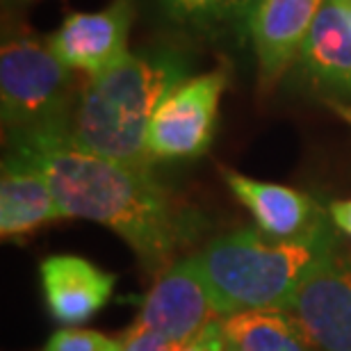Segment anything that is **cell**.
Listing matches in <instances>:
<instances>
[{"instance_id": "obj_5", "label": "cell", "mask_w": 351, "mask_h": 351, "mask_svg": "<svg viewBox=\"0 0 351 351\" xmlns=\"http://www.w3.org/2000/svg\"><path fill=\"white\" fill-rule=\"evenodd\" d=\"M228 87V69L189 75L158 105L146 132L151 162L203 156L215 139L219 101Z\"/></svg>"}, {"instance_id": "obj_3", "label": "cell", "mask_w": 351, "mask_h": 351, "mask_svg": "<svg viewBox=\"0 0 351 351\" xmlns=\"http://www.w3.org/2000/svg\"><path fill=\"white\" fill-rule=\"evenodd\" d=\"M335 230L331 217L292 240L242 228L206 244L194 261L221 317L267 308L285 311L308 271L340 242Z\"/></svg>"}, {"instance_id": "obj_4", "label": "cell", "mask_w": 351, "mask_h": 351, "mask_svg": "<svg viewBox=\"0 0 351 351\" xmlns=\"http://www.w3.org/2000/svg\"><path fill=\"white\" fill-rule=\"evenodd\" d=\"M75 71L34 34H14L0 51V117L10 144L69 142L80 96Z\"/></svg>"}, {"instance_id": "obj_11", "label": "cell", "mask_w": 351, "mask_h": 351, "mask_svg": "<svg viewBox=\"0 0 351 351\" xmlns=\"http://www.w3.org/2000/svg\"><path fill=\"white\" fill-rule=\"evenodd\" d=\"M221 178L256 219L258 230L274 240H292L306 235L328 217V210L301 189L256 180L226 167H221Z\"/></svg>"}, {"instance_id": "obj_12", "label": "cell", "mask_w": 351, "mask_h": 351, "mask_svg": "<svg viewBox=\"0 0 351 351\" xmlns=\"http://www.w3.org/2000/svg\"><path fill=\"white\" fill-rule=\"evenodd\" d=\"M44 301L53 319L80 324L101 311L114 292V274L80 256L60 254L39 265Z\"/></svg>"}, {"instance_id": "obj_13", "label": "cell", "mask_w": 351, "mask_h": 351, "mask_svg": "<svg viewBox=\"0 0 351 351\" xmlns=\"http://www.w3.org/2000/svg\"><path fill=\"white\" fill-rule=\"evenodd\" d=\"M58 219L64 215L44 171L30 158L12 151L0 178V237L19 240Z\"/></svg>"}, {"instance_id": "obj_14", "label": "cell", "mask_w": 351, "mask_h": 351, "mask_svg": "<svg viewBox=\"0 0 351 351\" xmlns=\"http://www.w3.org/2000/svg\"><path fill=\"white\" fill-rule=\"evenodd\" d=\"M226 351H317L287 311H242L221 317Z\"/></svg>"}, {"instance_id": "obj_1", "label": "cell", "mask_w": 351, "mask_h": 351, "mask_svg": "<svg viewBox=\"0 0 351 351\" xmlns=\"http://www.w3.org/2000/svg\"><path fill=\"white\" fill-rule=\"evenodd\" d=\"M44 171L64 219L96 221L114 230L149 274L160 276L194 233L182 210L151 169L80 151L69 142L14 146Z\"/></svg>"}, {"instance_id": "obj_8", "label": "cell", "mask_w": 351, "mask_h": 351, "mask_svg": "<svg viewBox=\"0 0 351 351\" xmlns=\"http://www.w3.org/2000/svg\"><path fill=\"white\" fill-rule=\"evenodd\" d=\"M215 315L219 313L192 254L160 274L139 301L137 322L178 345H187L215 319Z\"/></svg>"}, {"instance_id": "obj_15", "label": "cell", "mask_w": 351, "mask_h": 351, "mask_svg": "<svg viewBox=\"0 0 351 351\" xmlns=\"http://www.w3.org/2000/svg\"><path fill=\"white\" fill-rule=\"evenodd\" d=\"M256 5L258 0H158L160 12L171 25L206 34L249 32Z\"/></svg>"}, {"instance_id": "obj_2", "label": "cell", "mask_w": 351, "mask_h": 351, "mask_svg": "<svg viewBox=\"0 0 351 351\" xmlns=\"http://www.w3.org/2000/svg\"><path fill=\"white\" fill-rule=\"evenodd\" d=\"M194 58L178 46L125 53L117 64L82 82L69 144L80 151L151 169L146 132L158 105L189 78Z\"/></svg>"}, {"instance_id": "obj_9", "label": "cell", "mask_w": 351, "mask_h": 351, "mask_svg": "<svg viewBox=\"0 0 351 351\" xmlns=\"http://www.w3.org/2000/svg\"><path fill=\"white\" fill-rule=\"evenodd\" d=\"M294 69L326 101L351 105V0H324Z\"/></svg>"}, {"instance_id": "obj_19", "label": "cell", "mask_w": 351, "mask_h": 351, "mask_svg": "<svg viewBox=\"0 0 351 351\" xmlns=\"http://www.w3.org/2000/svg\"><path fill=\"white\" fill-rule=\"evenodd\" d=\"M328 217L335 223V228L351 237V199L333 201L328 206Z\"/></svg>"}, {"instance_id": "obj_21", "label": "cell", "mask_w": 351, "mask_h": 351, "mask_svg": "<svg viewBox=\"0 0 351 351\" xmlns=\"http://www.w3.org/2000/svg\"><path fill=\"white\" fill-rule=\"evenodd\" d=\"M10 3H16V0H10Z\"/></svg>"}, {"instance_id": "obj_10", "label": "cell", "mask_w": 351, "mask_h": 351, "mask_svg": "<svg viewBox=\"0 0 351 351\" xmlns=\"http://www.w3.org/2000/svg\"><path fill=\"white\" fill-rule=\"evenodd\" d=\"M324 0H258L249 39L258 60L261 85L269 87L294 66Z\"/></svg>"}, {"instance_id": "obj_16", "label": "cell", "mask_w": 351, "mask_h": 351, "mask_svg": "<svg viewBox=\"0 0 351 351\" xmlns=\"http://www.w3.org/2000/svg\"><path fill=\"white\" fill-rule=\"evenodd\" d=\"M44 351H121V340L89 328H62L46 342Z\"/></svg>"}, {"instance_id": "obj_6", "label": "cell", "mask_w": 351, "mask_h": 351, "mask_svg": "<svg viewBox=\"0 0 351 351\" xmlns=\"http://www.w3.org/2000/svg\"><path fill=\"white\" fill-rule=\"evenodd\" d=\"M317 351H351V251L338 242L285 308Z\"/></svg>"}, {"instance_id": "obj_18", "label": "cell", "mask_w": 351, "mask_h": 351, "mask_svg": "<svg viewBox=\"0 0 351 351\" xmlns=\"http://www.w3.org/2000/svg\"><path fill=\"white\" fill-rule=\"evenodd\" d=\"M182 351H226V338H223V331H221V317L210 322L194 340L187 342Z\"/></svg>"}, {"instance_id": "obj_17", "label": "cell", "mask_w": 351, "mask_h": 351, "mask_svg": "<svg viewBox=\"0 0 351 351\" xmlns=\"http://www.w3.org/2000/svg\"><path fill=\"white\" fill-rule=\"evenodd\" d=\"M185 345H178L165 335L135 322L121 338V351H182Z\"/></svg>"}, {"instance_id": "obj_7", "label": "cell", "mask_w": 351, "mask_h": 351, "mask_svg": "<svg viewBox=\"0 0 351 351\" xmlns=\"http://www.w3.org/2000/svg\"><path fill=\"white\" fill-rule=\"evenodd\" d=\"M132 21V0H112L98 12L69 14L46 41L64 66L85 73V78H96L128 53Z\"/></svg>"}, {"instance_id": "obj_20", "label": "cell", "mask_w": 351, "mask_h": 351, "mask_svg": "<svg viewBox=\"0 0 351 351\" xmlns=\"http://www.w3.org/2000/svg\"><path fill=\"white\" fill-rule=\"evenodd\" d=\"M326 103H328V108L335 112V114L342 117L351 125V105L349 103H340V101H326Z\"/></svg>"}]
</instances>
